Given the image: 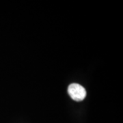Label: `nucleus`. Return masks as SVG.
Segmentation results:
<instances>
[{
  "mask_svg": "<svg viewBox=\"0 0 123 123\" xmlns=\"http://www.w3.org/2000/svg\"><path fill=\"white\" fill-rule=\"evenodd\" d=\"M68 94L75 101H81L86 97L85 88L78 84H72L68 88Z\"/></svg>",
  "mask_w": 123,
  "mask_h": 123,
  "instance_id": "obj_1",
  "label": "nucleus"
}]
</instances>
